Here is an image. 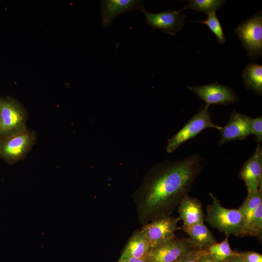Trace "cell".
Returning <instances> with one entry per match:
<instances>
[{"label":"cell","mask_w":262,"mask_h":262,"mask_svg":"<svg viewBox=\"0 0 262 262\" xmlns=\"http://www.w3.org/2000/svg\"><path fill=\"white\" fill-rule=\"evenodd\" d=\"M206 249L196 248L177 262H199Z\"/></svg>","instance_id":"cell-24"},{"label":"cell","mask_w":262,"mask_h":262,"mask_svg":"<svg viewBox=\"0 0 262 262\" xmlns=\"http://www.w3.org/2000/svg\"><path fill=\"white\" fill-rule=\"evenodd\" d=\"M246 236H255L259 240H262V203L255 210L246 229Z\"/></svg>","instance_id":"cell-21"},{"label":"cell","mask_w":262,"mask_h":262,"mask_svg":"<svg viewBox=\"0 0 262 262\" xmlns=\"http://www.w3.org/2000/svg\"><path fill=\"white\" fill-rule=\"evenodd\" d=\"M225 262H243V261L239 256L238 252H236L232 257Z\"/></svg>","instance_id":"cell-28"},{"label":"cell","mask_w":262,"mask_h":262,"mask_svg":"<svg viewBox=\"0 0 262 262\" xmlns=\"http://www.w3.org/2000/svg\"><path fill=\"white\" fill-rule=\"evenodd\" d=\"M209 195L212 203L207 207L206 221L225 234L246 236L245 222L239 209L225 208L212 193Z\"/></svg>","instance_id":"cell-2"},{"label":"cell","mask_w":262,"mask_h":262,"mask_svg":"<svg viewBox=\"0 0 262 262\" xmlns=\"http://www.w3.org/2000/svg\"><path fill=\"white\" fill-rule=\"evenodd\" d=\"M195 22L206 24L216 35L217 41L219 43L224 44L226 42V39L224 35L221 25L215 13L209 15L206 20L196 21Z\"/></svg>","instance_id":"cell-22"},{"label":"cell","mask_w":262,"mask_h":262,"mask_svg":"<svg viewBox=\"0 0 262 262\" xmlns=\"http://www.w3.org/2000/svg\"><path fill=\"white\" fill-rule=\"evenodd\" d=\"M243 262H262V255L252 251L238 253Z\"/></svg>","instance_id":"cell-25"},{"label":"cell","mask_w":262,"mask_h":262,"mask_svg":"<svg viewBox=\"0 0 262 262\" xmlns=\"http://www.w3.org/2000/svg\"><path fill=\"white\" fill-rule=\"evenodd\" d=\"M196 248L188 238L175 236L152 247L147 258L148 262H177Z\"/></svg>","instance_id":"cell-7"},{"label":"cell","mask_w":262,"mask_h":262,"mask_svg":"<svg viewBox=\"0 0 262 262\" xmlns=\"http://www.w3.org/2000/svg\"><path fill=\"white\" fill-rule=\"evenodd\" d=\"M187 1L188 5L180 9V12L190 9L203 12L208 16L215 13L226 2L224 0H188Z\"/></svg>","instance_id":"cell-20"},{"label":"cell","mask_w":262,"mask_h":262,"mask_svg":"<svg viewBox=\"0 0 262 262\" xmlns=\"http://www.w3.org/2000/svg\"><path fill=\"white\" fill-rule=\"evenodd\" d=\"M199 262H214L209 254L207 253L206 250L204 253L201 256Z\"/></svg>","instance_id":"cell-27"},{"label":"cell","mask_w":262,"mask_h":262,"mask_svg":"<svg viewBox=\"0 0 262 262\" xmlns=\"http://www.w3.org/2000/svg\"><path fill=\"white\" fill-rule=\"evenodd\" d=\"M244 85L247 89L255 94L262 95V65L254 62L249 63L242 74Z\"/></svg>","instance_id":"cell-17"},{"label":"cell","mask_w":262,"mask_h":262,"mask_svg":"<svg viewBox=\"0 0 262 262\" xmlns=\"http://www.w3.org/2000/svg\"><path fill=\"white\" fill-rule=\"evenodd\" d=\"M209 106L206 104L181 129L168 140L167 152H172L185 142L195 137L205 129L213 128L219 131L220 130L221 127L214 124L212 121L211 113L208 110Z\"/></svg>","instance_id":"cell-6"},{"label":"cell","mask_w":262,"mask_h":262,"mask_svg":"<svg viewBox=\"0 0 262 262\" xmlns=\"http://www.w3.org/2000/svg\"><path fill=\"white\" fill-rule=\"evenodd\" d=\"M222 242L215 243L206 248L207 253L215 262H225L232 257L236 252L233 251L229 243V235Z\"/></svg>","instance_id":"cell-18"},{"label":"cell","mask_w":262,"mask_h":262,"mask_svg":"<svg viewBox=\"0 0 262 262\" xmlns=\"http://www.w3.org/2000/svg\"><path fill=\"white\" fill-rule=\"evenodd\" d=\"M178 212L183 225L190 226L204 223V213L200 201L188 195H186L178 205Z\"/></svg>","instance_id":"cell-14"},{"label":"cell","mask_w":262,"mask_h":262,"mask_svg":"<svg viewBox=\"0 0 262 262\" xmlns=\"http://www.w3.org/2000/svg\"><path fill=\"white\" fill-rule=\"evenodd\" d=\"M247 187V194L253 193L262 188V148L257 144L254 154L243 164L238 174Z\"/></svg>","instance_id":"cell-12"},{"label":"cell","mask_w":262,"mask_h":262,"mask_svg":"<svg viewBox=\"0 0 262 262\" xmlns=\"http://www.w3.org/2000/svg\"><path fill=\"white\" fill-rule=\"evenodd\" d=\"M179 217L164 215L144 224L141 231L144 234L152 248L165 242L175 236V232L180 229L177 226Z\"/></svg>","instance_id":"cell-8"},{"label":"cell","mask_w":262,"mask_h":262,"mask_svg":"<svg viewBox=\"0 0 262 262\" xmlns=\"http://www.w3.org/2000/svg\"><path fill=\"white\" fill-rule=\"evenodd\" d=\"M251 134L254 135L257 144L261 145L262 142V115L253 119L251 125Z\"/></svg>","instance_id":"cell-23"},{"label":"cell","mask_w":262,"mask_h":262,"mask_svg":"<svg viewBox=\"0 0 262 262\" xmlns=\"http://www.w3.org/2000/svg\"><path fill=\"white\" fill-rule=\"evenodd\" d=\"M152 247L141 230H136L128 240L119 259L128 258H144L150 252Z\"/></svg>","instance_id":"cell-15"},{"label":"cell","mask_w":262,"mask_h":262,"mask_svg":"<svg viewBox=\"0 0 262 262\" xmlns=\"http://www.w3.org/2000/svg\"><path fill=\"white\" fill-rule=\"evenodd\" d=\"M240 42L252 59L262 55V13L259 11L241 22L235 29Z\"/></svg>","instance_id":"cell-4"},{"label":"cell","mask_w":262,"mask_h":262,"mask_svg":"<svg viewBox=\"0 0 262 262\" xmlns=\"http://www.w3.org/2000/svg\"><path fill=\"white\" fill-rule=\"evenodd\" d=\"M201 169V159L197 153L151 168L133 196L140 221L145 224L171 215L187 195Z\"/></svg>","instance_id":"cell-1"},{"label":"cell","mask_w":262,"mask_h":262,"mask_svg":"<svg viewBox=\"0 0 262 262\" xmlns=\"http://www.w3.org/2000/svg\"><path fill=\"white\" fill-rule=\"evenodd\" d=\"M36 138L35 132L30 130L0 138V158L9 164L24 159L35 144Z\"/></svg>","instance_id":"cell-5"},{"label":"cell","mask_w":262,"mask_h":262,"mask_svg":"<svg viewBox=\"0 0 262 262\" xmlns=\"http://www.w3.org/2000/svg\"><path fill=\"white\" fill-rule=\"evenodd\" d=\"M0 138L11 136L27 131L28 114L16 99L6 96L0 98Z\"/></svg>","instance_id":"cell-3"},{"label":"cell","mask_w":262,"mask_h":262,"mask_svg":"<svg viewBox=\"0 0 262 262\" xmlns=\"http://www.w3.org/2000/svg\"></svg>","instance_id":"cell-29"},{"label":"cell","mask_w":262,"mask_h":262,"mask_svg":"<svg viewBox=\"0 0 262 262\" xmlns=\"http://www.w3.org/2000/svg\"><path fill=\"white\" fill-rule=\"evenodd\" d=\"M262 203V188L257 192L247 194V196L243 203L239 208L245 222L246 233L250 220L256 208Z\"/></svg>","instance_id":"cell-19"},{"label":"cell","mask_w":262,"mask_h":262,"mask_svg":"<svg viewBox=\"0 0 262 262\" xmlns=\"http://www.w3.org/2000/svg\"><path fill=\"white\" fill-rule=\"evenodd\" d=\"M187 88L209 105H228L239 100L238 97L229 86L217 82L200 86H188Z\"/></svg>","instance_id":"cell-10"},{"label":"cell","mask_w":262,"mask_h":262,"mask_svg":"<svg viewBox=\"0 0 262 262\" xmlns=\"http://www.w3.org/2000/svg\"><path fill=\"white\" fill-rule=\"evenodd\" d=\"M144 0H104L101 1V15L102 24L109 26L119 15L144 7Z\"/></svg>","instance_id":"cell-13"},{"label":"cell","mask_w":262,"mask_h":262,"mask_svg":"<svg viewBox=\"0 0 262 262\" xmlns=\"http://www.w3.org/2000/svg\"><path fill=\"white\" fill-rule=\"evenodd\" d=\"M253 119L233 109L228 123L219 130L221 138L218 146L231 141L245 139L251 134Z\"/></svg>","instance_id":"cell-11"},{"label":"cell","mask_w":262,"mask_h":262,"mask_svg":"<svg viewBox=\"0 0 262 262\" xmlns=\"http://www.w3.org/2000/svg\"><path fill=\"white\" fill-rule=\"evenodd\" d=\"M189 236L190 242L196 248L206 249L208 246L216 243V240L204 223L180 227Z\"/></svg>","instance_id":"cell-16"},{"label":"cell","mask_w":262,"mask_h":262,"mask_svg":"<svg viewBox=\"0 0 262 262\" xmlns=\"http://www.w3.org/2000/svg\"><path fill=\"white\" fill-rule=\"evenodd\" d=\"M146 17V23L153 29H159L165 33L176 34L184 26L186 15L180 10H165L158 13H149L144 8L140 10Z\"/></svg>","instance_id":"cell-9"},{"label":"cell","mask_w":262,"mask_h":262,"mask_svg":"<svg viewBox=\"0 0 262 262\" xmlns=\"http://www.w3.org/2000/svg\"><path fill=\"white\" fill-rule=\"evenodd\" d=\"M116 262H148L147 257L144 258H128L119 259Z\"/></svg>","instance_id":"cell-26"}]
</instances>
